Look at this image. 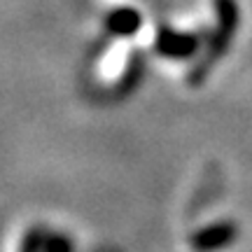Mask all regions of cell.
Returning a JSON list of instances; mask_svg holds the SVG:
<instances>
[{
  "instance_id": "5",
  "label": "cell",
  "mask_w": 252,
  "mask_h": 252,
  "mask_svg": "<svg viewBox=\"0 0 252 252\" xmlns=\"http://www.w3.org/2000/svg\"><path fill=\"white\" fill-rule=\"evenodd\" d=\"M70 243L61 238V236H47L45 241V252H70Z\"/></svg>"
},
{
  "instance_id": "1",
  "label": "cell",
  "mask_w": 252,
  "mask_h": 252,
  "mask_svg": "<svg viewBox=\"0 0 252 252\" xmlns=\"http://www.w3.org/2000/svg\"><path fill=\"white\" fill-rule=\"evenodd\" d=\"M198 40L194 35H185V33H175L163 28L157 35V52L171 59H187L189 54H194Z\"/></svg>"
},
{
  "instance_id": "4",
  "label": "cell",
  "mask_w": 252,
  "mask_h": 252,
  "mask_svg": "<svg viewBox=\"0 0 252 252\" xmlns=\"http://www.w3.org/2000/svg\"><path fill=\"white\" fill-rule=\"evenodd\" d=\"M45 241L47 236H42L40 231H31L21 243V252H45Z\"/></svg>"
},
{
  "instance_id": "3",
  "label": "cell",
  "mask_w": 252,
  "mask_h": 252,
  "mask_svg": "<svg viewBox=\"0 0 252 252\" xmlns=\"http://www.w3.org/2000/svg\"><path fill=\"white\" fill-rule=\"evenodd\" d=\"M229 238H231V229H229V226H210V229L198 231V234L191 238V245H194L196 250H213V248L224 245Z\"/></svg>"
},
{
  "instance_id": "2",
  "label": "cell",
  "mask_w": 252,
  "mask_h": 252,
  "mask_svg": "<svg viewBox=\"0 0 252 252\" xmlns=\"http://www.w3.org/2000/svg\"><path fill=\"white\" fill-rule=\"evenodd\" d=\"M108 26L112 33H117V35H131L138 31L140 26V14L133 12V9H117V12H112L108 17Z\"/></svg>"
}]
</instances>
